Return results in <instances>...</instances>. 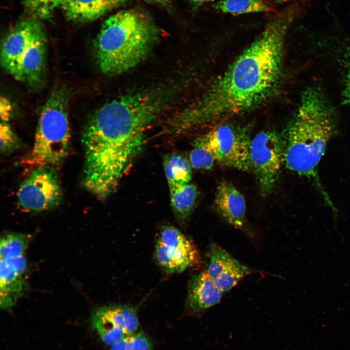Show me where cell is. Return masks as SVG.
Returning a JSON list of instances; mask_svg holds the SVG:
<instances>
[{
	"label": "cell",
	"instance_id": "6da1fadb",
	"mask_svg": "<svg viewBox=\"0 0 350 350\" xmlns=\"http://www.w3.org/2000/svg\"><path fill=\"white\" fill-rule=\"evenodd\" d=\"M295 16L292 7L276 15L201 97L172 117V131L181 134L220 123L268 100L280 84L284 41Z\"/></svg>",
	"mask_w": 350,
	"mask_h": 350
},
{
	"label": "cell",
	"instance_id": "7a4b0ae2",
	"mask_svg": "<svg viewBox=\"0 0 350 350\" xmlns=\"http://www.w3.org/2000/svg\"><path fill=\"white\" fill-rule=\"evenodd\" d=\"M154 121L152 109L140 97L125 94L99 108L83 134L85 153L83 184L104 200L144 147L145 133Z\"/></svg>",
	"mask_w": 350,
	"mask_h": 350
},
{
	"label": "cell",
	"instance_id": "3957f363",
	"mask_svg": "<svg viewBox=\"0 0 350 350\" xmlns=\"http://www.w3.org/2000/svg\"><path fill=\"white\" fill-rule=\"evenodd\" d=\"M336 129L333 108L321 89L312 87L302 94L296 115L282 137L286 167L315 182L330 206L332 203L320 184L317 169Z\"/></svg>",
	"mask_w": 350,
	"mask_h": 350
},
{
	"label": "cell",
	"instance_id": "277c9868",
	"mask_svg": "<svg viewBox=\"0 0 350 350\" xmlns=\"http://www.w3.org/2000/svg\"><path fill=\"white\" fill-rule=\"evenodd\" d=\"M159 31L150 17L140 10H122L111 15L103 24L94 41L100 69L113 76L134 68L150 53Z\"/></svg>",
	"mask_w": 350,
	"mask_h": 350
},
{
	"label": "cell",
	"instance_id": "5b68a950",
	"mask_svg": "<svg viewBox=\"0 0 350 350\" xmlns=\"http://www.w3.org/2000/svg\"><path fill=\"white\" fill-rule=\"evenodd\" d=\"M69 97L66 89L60 88L47 99L41 112L28 164L49 166L59 163L66 157L70 139Z\"/></svg>",
	"mask_w": 350,
	"mask_h": 350
},
{
	"label": "cell",
	"instance_id": "8992f818",
	"mask_svg": "<svg viewBox=\"0 0 350 350\" xmlns=\"http://www.w3.org/2000/svg\"><path fill=\"white\" fill-rule=\"evenodd\" d=\"M251 139L248 128L229 122H221L198 137L193 146L208 151L219 164L237 170L252 171Z\"/></svg>",
	"mask_w": 350,
	"mask_h": 350
},
{
	"label": "cell",
	"instance_id": "52a82bcc",
	"mask_svg": "<svg viewBox=\"0 0 350 350\" xmlns=\"http://www.w3.org/2000/svg\"><path fill=\"white\" fill-rule=\"evenodd\" d=\"M31 236L7 233L0 244V305L6 310L14 306L27 288L26 250Z\"/></svg>",
	"mask_w": 350,
	"mask_h": 350
},
{
	"label": "cell",
	"instance_id": "ba28073f",
	"mask_svg": "<svg viewBox=\"0 0 350 350\" xmlns=\"http://www.w3.org/2000/svg\"><path fill=\"white\" fill-rule=\"evenodd\" d=\"M250 156L260 193L268 195L276 185L283 163L282 137L271 130L258 133L251 140Z\"/></svg>",
	"mask_w": 350,
	"mask_h": 350
},
{
	"label": "cell",
	"instance_id": "9c48e42d",
	"mask_svg": "<svg viewBox=\"0 0 350 350\" xmlns=\"http://www.w3.org/2000/svg\"><path fill=\"white\" fill-rule=\"evenodd\" d=\"M62 192L57 175L49 166L33 171L20 185L18 192L19 206L29 211L40 212L57 206Z\"/></svg>",
	"mask_w": 350,
	"mask_h": 350
},
{
	"label": "cell",
	"instance_id": "30bf717a",
	"mask_svg": "<svg viewBox=\"0 0 350 350\" xmlns=\"http://www.w3.org/2000/svg\"><path fill=\"white\" fill-rule=\"evenodd\" d=\"M155 254L159 266L168 273L183 272L199 260L198 251L193 243L172 226H164L161 229Z\"/></svg>",
	"mask_w": 350,
	"mask_h": 350
},
{
	"label": "cell",
	"instance_id": "8fae6325",
	"mask_svg": "<svg viewBox=\"0 0 350 350\" xmlns=\"http://www.w3.org/2000/svg\"><path fill=\"white\" fill-rule=\"evenodd\" d=\"M91 324L102 341L111 346L125 335L139 331L135 308L125 305H110L97 308Z\"/></svg>",
	"mask_w": 350,
	"mask_h": 350
},
{
	"label": "cell",
	"instance_id": "7c38bea8",
	"mask_svg": "<svg viewBox=\"0 0 350 350\" xmlns=\"http://www.w3.org/2000/svg\"><path fill=\"white\" fill-rule=\"evenodd\" d=\"M46 35L43 24L35 18L23 19L18 22L2 42L0 62L4 69L12 75L26 49L34 42Z\"/></svg>",
	"mask_w": 350,
	"mask_h": 350
},
{
	"label": "cell",
	"instance_id": "4fadbf2b",
	"mask_svg": "<svg viewBox=\"0 0 350 350\" xmlns=\"http://www.w3.org/2000/svg\"><path fill=\"white\" fill-rule=\"evenodd\" d=\"M209 257L206 271L223 292L230 290L243 278L254 271L214 243L210 245Z\"/></svg>",
	"mask_w": 350,
	"mask_h": 350
},
{
	"label": "cell",
	"instance_id": "5bb4252c",
	"mask_svg": "<svg viewBox=\"0 0 350 350\" xmlns=\"http://www.w3.org/2000/svg\"><path fill=\"white\" fill-rule=\"evenodd\" d=\"M214 204L221 217L236 228L245 223L246 203L244 195L230 182L223 180L216 189Z\"/></svg>",
	"mask_w": 350,
	"mask_h": 350
},
{
	"label": "cell",
	"instance_id": "9a60e30c",
	"mask_svg": "<svg viewBox=\"0 0 350 350\" xmlns=\"http://www.w3.org/2000/svg\"><path fill=\"white\" fill-rule=\"evenodd\" d=\"M46 35L31 44L19 58L12 75L17 80L35 87L42 82L45 70Z\"/></svg>",
	"mask_w": 350,
	"mask_h": 350
},
{
	"label": "cell",
	"instance_id": "2e32d148",
	"mask_svg": "<svg viewBox=\"0 0 350 350\" xmlns=\"http://www.w3.org/2000/svg\"><path fill=\"white\" fill-rule=\"evenodd\" d=\"M223 293L206 270L201 272L193 276L189 284L187 309L193 314L202 312L219 302Z\"/></svg>",
	"mask_w": 350,
	"mask_h": 350
},
{
	"label": "cell",
	"instance_id": "e0dca14e",
	"mask_svg": "<svg viewBox=\"0 0 350 350\" xmlns=\"http://www.w3.org/2000/svg\"><path fill=\"white\" fill-rule=\"evenodd\" d=\"M62 8L69 19L78 22L93 21L111 9L105 0H68Z\"/></svg>",
	"mask_w": 350,
	"mask_h": 350
},
{
	"label": "cell",
	"instance_id": "ac0fdd59",
	"mask_svg": "<svg viewBox=\"0 0 350 350\" xmlns=\"http://www.w3.org/2000/svg\"><path fill=\"white\" fill-rule=\"evenodd\" d=\"M172 210L180 221H185L192 213L198 196L197 187L190 183L169 188Z\"/></svg>",
	"mask_w": 350,
	"mask_h": 350
},
{
	"label": "cell",
	"instance_id": "d6986e66",
	"mask_svg": "<svg viewBox=\"0 0 350 350\" xmlns=\"http://www.w3.org/2000/svg\"><path fill=\"white\" fill-rule=\"evenodd\" d=\"M163 168L169 188L190 182L192 165L182 156L173 154L167 156L163 162Z\"/></svg>",
	"mask_w": 350,
	"mask_h": 350
},
{
	"label": "cell",
	"instance_id": "ffe728a7",
	"mask_svg": "<svg viewBox=\"0 0 350 350\" xmlns=\"http://www.w3.org/2000/svg\"><path fill=\"white\" fill-rule=\"evenodd\" d=\"M214 8L222 13L234 15L273 10L263 0H220L215 3Z\"/></svg>",
	"mask_w": 350,
	"mask_h": 350
},
{
	"label": "cell",
	"instance_id": "44dd1931",
	"mask_svg": "<svg viewBox=\"0 0 350 350\" xmlns=\"http://www.w3.org/2000/svg\"><path fill=\"white\" fill-rule=\"evenodd\" d=\"M110 350H153L151 339L143 332L127 335L111 346Z\"/></svg>",
	"mask_w": 350,
	"mask_h": 350
},
{
	"label": "cell",
	"instance_id": "7402d4cb",
	"mask_svg": "<svg viewBox=\"0 0 350 350\" xmlns=\"http://www.w3.org/2000/svg\"><path fill=\"white\" fill-rule=\"evenodd\" d=\"M68 0H23L25 7L35 16L43 19L51 18L54 11Z\"/></svg>",
	"mask_w": 350,
	"mask_h": 350
},
{
	"label": "cell",
	"instance_id": "603a6c76",
	"mask_svg": "<svg viewBox=\"0 0 350 350\" xmlns=\"http://www.w3.org/2000/svg\"><path fill=\"white\" fill-rule=\"evenodd\" d=\"M215 161L211 154L200 147L193 146L190 154V163L196 169L210 170L213 167Z\"/></svg>",
	"mask_w": 350,
	"mask_h": 350
},
{
	"label": "cell",
	"instance_id": "cb8c5ba5",
	"mask_svg": "<svg viewBox=\"0 0 350 350\" xmlns=\"http://www.w3.org/2000/svg\"><path fill=\"white\" fill-rule=\"evenodd\" d=\"M0 151L3 154L11 153L19 146L18 140L8 122H0Z\"/></svg>",
	"mask_w": 350,
	"mask_h": 350
},
{
	"label": "cell",
	"instance_id": "d4e9b609",
	"mask_svg": "<svg viewBox=\"0 0 350 350\" xmlns=\"http://www.w3.org/2000/svg\"><path fill=\"white\" fill-rule=\"evenodd\" d=\"M345 83L342 91V103L350 106V56L346 67Z\"/></svg>",
	"mask_w": 350,
	"mask_h": 350
},
{
	"label": "cell",
	"instance_id": "484cf974",
	"mask_svg": "<svg viewBox=\"0 0 350 350\" xmlns=\"http://www.w3.org/2000/svg\"><path fill=\"white\" fill-rule=\"evenodd\" d=\"M12 106L10 101L4 97H0V117L1 122H8L12 114Z\"/></svg>",
	"mask_w": 350,
	"mask_h": 350
},
{
	"label": "cell",
	"instance_id": "4316f807",
	"mask_svg": "<svg viewBox=\"0 0 350 350\" xmlns=\"http://www.w3.org/2000/svg\"><path fill=\"white\" fill-rule=\"evenodd\" d=\"M110 7V9H112L117 6H118L122 3H123L126 0H105Z\"/></svg>",
	"mask_w": 350,
	"mask_h": 350
},
{
	"label": "cell",
	"instance_id": "83f0119b",
	"mask_svg": "<svg viewBox=\"0 0 350 350\" xmlns=\"http://www.w3.org/2000/svg\"><path fill=\"white\" fill-rule=\"evenodd\" d=\"M194 8H197L213 0H189Z\"/></svg>",
	"mask_w": 350,
	"mask_h": 350
},
{
	"label": "cell",
	"instance_id": "f1b7e54d",
	"mask_svg": "<svg viewBox=\"0 0 350 350\" xmlns=\"http://www.w3.org/2000/svg\"><path fill=\"white\" fill-rule=\"evenodd\" d=\"M148 2H153L162 6H167L170 4L171 0H146Z\"/></svg>",
	"mask_w": 350,
	"mask_h": 350
},
{
	"label": "cell",
	"instance_id": "f546056e",
	"mask_svg": "<svg viewBox=\"0 0 350 350\" xmlns=\"http://www.w3.org/2000/svg\"><path fill=\"white\" fill-rule=\"evenodd\" d=\"M278 2H285L292 1L293 0H275Z\"/></svg>",
	"mask_w": 350,
	"mask_h": 350
}]
</instances>
